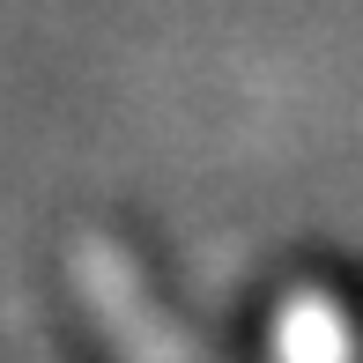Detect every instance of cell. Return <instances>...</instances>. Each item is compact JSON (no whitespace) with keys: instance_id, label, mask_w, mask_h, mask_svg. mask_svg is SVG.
I'll return each mask as SVG.
<instances>
[{"instance_id":"cell-1","label":"cell","mask_w":363,"mask_h":363,"mask_svg":"<svg viewBox=\"0 0 363 363\" xmlns=\"http://www.w3.org/2000/svg\"><path fill=\"white\" fill-rule=\"evenodd\" d=\"M67 274H74V296L89 304L96 334L111 341V356H119V363H201V356H193V341H186V326L156 304V289L141 282L134 252H126L119 238L82 230L74 252H67Z\"/></svg>"},{"instance_id":"cell-2","label":"cell","mask_w":363,"mask_h":363,"mask_svg":"<svg viewBox=\"0 0 363 363\" xmlns=\"http://www.w3.org/2000/svg\"><path fill=\"white\" fill-rule=\"evenodd\" d=\"M267 356L274 363H356L363 341H356V319L326 289H289L282 304H274Z\"/></svg>"}]
</instances>
